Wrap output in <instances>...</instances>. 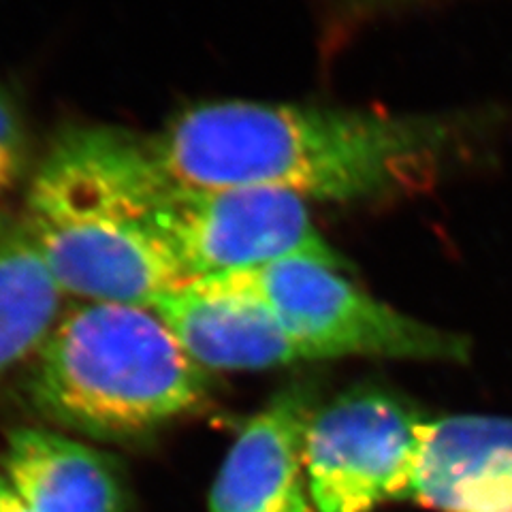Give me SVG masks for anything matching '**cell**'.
Segmentation results:
<instances>
[{
	"instance_id": "1",
	"label": "cell",
	"mask_w": 512,
	"mask_h": 512,
	"mask_svg": "<svg viewBox=\"0 0 512 512\" xmlns=\"http://www.w3.org/2000/svg\"><path fill=\"white\" fill-rule=\"evenodd\" d=\"M461 141V124L442 118L214 101L182 109L148 146L182 190H278L348 203L425 188Z\"/></svg>"
},
{
	"instance_id": "2",
	"label": "cell",
	"mask_w": 512,
	"mask_h": 512,
	"mask_svg": "<svg viewBox=\"0 0 512 512\" xmlns=\"http://www.w3.org/2000/svg\"><path fill=\"white\" fill-rule=\"evenodd\" d=\"M169 188L148 141L77 126L37 165L20 222L64 295L152 308L188 284L160 220Z\"/></svg>"
},
{
	"instance_id": "3",
	"label": "cell",
	"mask_w": 512,
	"mask_h": 512,
	"mask_svg": "<svg viewBox=\"0 0 512 512\" xmlns=\"http://www.w3.org/2000/svg\"><path fill=\"white\" fill-rule=\"evenodd\" d=\"M32 402L94 438H135L199 410L207 372L148 306L84 301L32 365Z\"/></svg>"
},
{
	"instance_id": "4",
	"label": "cell",
	"mask_w": 512,
	"mask_h": 512,
	"mask_svg": "<svg viewBox=\"0 0 512 512\" xmlns=\"http://www.w3.org/2000/svg\"><path fill=\"white\" fill-rule=\"evenodd\" d=\"M218 278L259 301L308 361L380 357L459 363L470 357L466 338L397 312L312 256H284Z\"/></svg>"
},
{
	"instance_id": "5",
	"label": "cell",
	"mask_w": 512,
	"mask_h": 512,
	"mask_svg": "<svg viewBox=\"0 0 512 512\" xmlns=\"http://www.w3.org/2000/svg\"><path fill=\"white\" fill-rule=\"evenodd\" d=\"M163 229L188 282L237 274L303 254L342 269L306 201L278 190H182L171 186Z\"/></svg>"
},
{
	"instance_id": "6",
	"label": "cell",
	"mask_w": 512,
	"mask_h": 512,
	"mask_svg": "<svg viewBox=\"0 0 512 512\" xmlns=\"http://www.w3.org/2000/svg\"><path fill=\"white\" fill-rule=\"evenodd\" d=\"M423 419L382 391H352L316 408L303 472L316 512H372L408 498Z\"/></svg>"
},
{
	"instance_id": "7",
	"label": "cell",
	"mask_w": 512,
	"mask_h": 512,
	"mask_svg": "<svg viewBox=\"0 0 512 512\" xmlns=\"http://www.w3.org/2000/svg\"><path fill=\"white\" fill-rule=\"evenodd\" d=\"M152 310L205 372H252L308 361L259 301L224 278L188 282L160 297Z\"/></svg>"
},
{
	"instance_id": "8",
	"label": "cell",
	"mask_w": 512,
	"mask_h": 512,
	"mask_svg": "<svg viewBox=\"0 0 512 512\" xmlns=\"http://www.w3.org/2000/svg\"><path fill=\"white\" fill-rule=\"evenodd\" d=\"M408 500L438 512H512V419L423 421Z\"/></svg>"
},
{
	"instance_id": "9",
	"label": "cell",
	"mask_w": 512,
	"mask_h": 512,
	"mask_svg": "<svg viewBox=\"0 0 512 512\" xmlns=\"http://www.w3.org/2000/svg\"><path fill=\"white\" fill-rule=\"evenodd\" d=\"M314 412L308 389H288L250 419L218 472L210 512H293L306 495L303 455Z\"/></svg>"
},
{
	"instance_id": "10",
	"label": "cell",
	"mask_w": 512,
	"mask_h": 512,
	"mask_svg": "<svg viewBox=\"0 0 512 512\" xmlns=\"http://www.w3.org/2000/svg\"><path fill=\"white\" fill-rule=\"evenodd\" d=\"M0 472L32 512H122L126 493L114 461L56 431L15 429Z\"/></svg>"
},
{
	"instance_id": "11",
	"label": "cell",
	"mask_w": 512,
	"mask_h": 512,
	"mask_svg": "<svg viewBox=\"0 0 512 512\" xmlns=\"http://www.w3.org/2000/svg\"><path fill=\"white\" fill-rule=\"evenodd\" d=\"M64 291L24 224L0 233V382L37 363L62 320Z\"/></svg>"
},
{
	"instance_id": "12",
	"label": "cell",
	"mask_w": 512,
	"mask_h": 512,
	"mask_svg": "<svg viewBox=\"0 0 512 512\" xmlns=\"http://www.w3.org/2000/svg\"><path fill=\"white\" fill-rule=\"evenodd\" d=\"M30 167V137L22 109L0 84V195L18 186Z\"/></svg>"
},
{
	"instance_id": "13",
	"label": "cell",
	"mask_w": 512,
	"mask_h": 512,
	"mask_svg": "<svg viewBox=\"0 0 512 512\" xmlns=\"http://www.w3.org/2000/svg\"><path fill=\"white\" fill-rule=\"evenodd\" d=\"M0 512H32L3 472H0Z\"/></svg>"
},
{
	"instance_id": "14",
	"label": "cell",
	"mask_w": 512,
	"mask_h": 512,
	"mask_svg": "<svg viewBox=\"0 0 512 512\" xmlns=\"http://www.w3.org/2000/svg\"><path fill=\"white\" fill-rule=\"evenodd\" d=\"M293 512H316L314 510V506H312V502H310V498H308V493L303 495V498L299 500V504L295 506V510Z\"/></svg>"
},
{
	"instance_id": "15",
	"label": "cell",
	"mask_w": 512,
	"mask_h": 512,
	"mask_svg": "<svg viewBox=\"0 0 512 512\" xmlns=\"http://www.w3.org/2000/svg\"><path fill=\"white\" fill-rule=\"evenodd\" d=\"M7 229V224H5V220H3V214H0V233H3Z\"/></svg>"
}]
</instances>
